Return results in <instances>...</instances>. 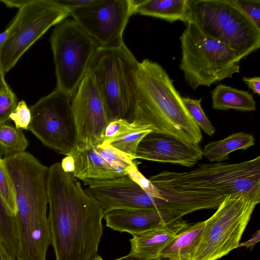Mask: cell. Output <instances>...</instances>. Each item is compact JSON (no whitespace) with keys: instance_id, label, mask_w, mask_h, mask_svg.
Segmentation results:
<instances>
[{"instance_id":"cell-1","label":"cell","mask_w":260,"mask_h":260,"mask_svg":"<svg viewBox=\"0 0 260 260\" xmlns=\"http://www.w3.org/2000/svg\"><path fill=\"white\" fill-rule=\"evenodd\" d=\"M48 216L56 260H90L97 255L103 235L102 205L62 169L49 167Z\"/></svg>"},{"instance_id":"cell-2","label":"cell","mask_w":260,"mask_h":260,"mask_svg":"<svg viewBox=\"0 0 260 260\" xmlns=\"http://www.w3.org/2000/svg\"><path fill=\"white\" fill-rule=\"evenodd\" d=\"M166 201V212L182 217L216 209L229 195L260 196V156L238 163L203 164L184 172L164 171L150 177Z\"/></svg>"},{"instance_id":"cell-3","label":"cell","mask_w":260,"mask_h":260,"mask_svg":"<svg viewBox=\"0 0 260 260\" xmlns=\"http://www.w3.org/2000/svg\"><path fill=\"white\" fill-rule=\"evenodd\" d=\"M135 81L137 99L129 122L199 144L202 140L201 130L187 112L173 80L160 64L148 59L139 62Z\"/></svg>"},{"instance_id":"cell-4","label":"cell","mask_w":260,"mask_h":260,"mask_svg":"<svg viewBox=\"0 0 260 260\" xmlns=\"http://www.w3.org/2000/svg\"><path fill=\"white\" fill-rule=\"evenodd\" d=\"M48 172L47 167L32 161L8 169L15 195L18 260H46L51 244L47 216Z\"/></svg>"},{"instance_id":"cell-5","label":"cell","mask_w":260,"mask_h":260,"mask_svg":"<svg viewBox=\"0 0 260 260\" xmlns=\"http://www.w3.org/2000/svg\"><path fill=\"white\" fill-rule=\"evenodd\" d=\"M139 63L124 43L99 47L92 57L87 71L93 76L109 121H130L137 102L135 73Z\"/></svg>"},{"instance_id":"cell-6","label":"cell","mask_w":260,"mask_h":260,"mask_svg":"<svg viewBox=\"0 0 260 260\" xmlns=\"http://www.w3.org/2000/svg\"><path fill=\"white\" fill-rule=\"evenodd\" d=\"M187 24L180 38V69L188 85L194 90L210 86L240 72L242 59L234 50L205 35L192 22Z\"/></svg>"},{"instance_id":"cell-7","label":"cell","mask_w":260,"mask_h":260,"mask_svg":"<svg viewBox=\"0 0 260 260\" xmlns=\"http://www.w3.org/2000/svg\"><path fill=\"white\" fill-rule=\"evenodd\" d=\"M242 59L260 47V28L230 0H190L187 22Z\"/></svg>"},{"instance_id":"cell-8","label":"cell","mask_w":260,"mask_h":260,"mask_svg":"<svg viewBox=\"0 0 260 260\" xmlns=\"http://www.w3.org/2000/svg\"><path fill=\"white\" fill-rule=\"evenodd\" d=\"M260 196L229 195L204 226L191 260H217L238 248Z\"/></svg>"},{"instance_id":"cell-9","label":"cell","mask_w":260,"mask_h":260,"mask_svg":"<svg viewBox=\"0 0 260 260\" xmlns=\"http://www.w3.org/2000/svg\"><path fill=\"white\" fill-rule=\"evenodd\" d=\"M56 77V89L72 98L100 47L73 19L58 23L50 36Z\"/></svg>"},{"instance_id":"cell-10","label":"cell","mask_w":260,"mask_h":260,"mask_svg":"<svg viewBox=\"0 0 260 260\" xmlns=\"http://www.w3.org/2000/svg\"><path fill=\"white\" fill-rule=\"evenodd\" d=\"M70 12L55 0H27L9 26L8 39L0 48V61L5 73L12 69L22 55L51 27Z\"/></svg>"},{"instance_id":"cell-11","label":"cell","mask_w":260,"mask_h":260,"mask_svg":"<svg viewBox=\"0 0 260 260\" xmlns=\"http://www.w3.org/2000/svg\"><path fill=\"white\" fill-rule=\"evenodd\" d=\"M72 98L55 89L29 108L30 131L46 146L68 155L78 144Z\"/></svg>"},{"instance_id":"cell-12","label":"cell","mask_w":260,"mask_h":260,"mask_svg":"<svg viewBox=\"0 0 260 260\" xmlns=\"http://www.w3.org/2000/svg\"><path fill=\"white\" fill-rule=\"evenodd\" d=\"M132 15V0H93L70 12L80 27L104 48L124 43L123 34Z\"/></svg>"},{"instance_id":"cell-13","label":"cell","mask_w":260,"mask_h":260,"mask_svg":"<svg viewBox=\"0 0 260 260\" xmlns=\"http://www.w3.org/2000/svg\"><path fill=\"white\" fill-rule=\"evenodd\" d=\"M71 108L78 143L87 146L102 144L109 121L93 76L88 71L72 98Z\"/></svg>"},{"instance_id":"cell-14","label":"cell","mask_w":260,"mask_h":260,"mask_svg":"<svg viewBox=\"0 0 260 260\" xmlns=\"http://www.w3.org/2000/svg\"><path fill=\"white\" fill-rule=\"evenodd\" d=\"M83 182L87 186L85 190L102 205L105 213L119 209L154 208L165 212V200L147 193L127 175Z\"/></svg>"},{"instance_id":"cell-15","label":"cell","mask_w":260,"mask_h":260,"mask_svg":"<svg viewBox=\"0 0 260 260\" xmlns=\"http://www.w3.org/2000/svg\"><path fill=\"white\" fill-rule=\"evenodd\" d=\"M135 157L192 168L203 158V149L199 144L151 131L139 144Z\"/></svg>"},{"instance_id":"cell-16","label":"cell","mask_w":260,"mask_h":260,"mask_svg":"<svg viewBox=\"0 0 260 260\" xmlns=\"http://www.w3.org/2000/svg\"><path fill=\"white\" fill-rule=\"evenodd\" d=\"M104 218L107 227L132 235L160 229L182 219L154 208L115 209L105 213Z\"/></svg>"},{"instance_id":"cell-17","label":"cell","mask_w":260,"mask_h":260,"mask_svg":"<svg viewBox=\"0 0 260 260\" xmlns=\"http://www.w3.org/2000/svg\"><path fill=\"white\" fill-rule=\"evenodd\" d=\"M69 155L75 161V170L71 174L82 181L111 179L127 175L106 161L96 152L94 145L78 143Z\"/></svg>"},{"instance_id":"cell-18","label":"cell","mask_w":260,"mask_h":260,"mask_svg":"<svg viewBox=\"0 0 260 260\" xmlns=\"http://www.w3.org/2000/svg\"><path fill=\"white\" fill-rule=\"evenodd\" d=\"M189 224L181 219L166 226L132 235L131 252L145 258H157L164 247Z\"/></svg>"},{"instance_id":"cell-19","label":"cell","mask_w":260,"mask_h":260,"mask_svg":"<svg viewBox=\"0 0 260 260\" xmlns=\"http://www.w3.org/2000/svg\"><path fill=\"white\" fill-rule=\"evenodd\" d=\"M133 14L187 23L190 0H132Z\"/></svg>"},{"instance_id":"cell-20","label":"cell","mask_w":260,"mask_h":260,"mask_svg":"<svg viewBox=\"0 0 260 260\" xmlns=\"http://www.w3.org/2000/svg\"><path fill=\"white\" fill-rule=\"evenodd\" d=\"M204 221L189 224L164 247L159 257L165 260H191L204 226Z\"/></svg>"},{"instance_id":"cell-21","label":"cell","mask_w":260,"mask_h":260,"mask_svg":"<svg viewBox=\"0 0 260 260\" xmlns=\"http://www.w3.org/2000/svg\"><path fill=\"white\" fill-rule=\"evenodd\" d=\"M254 144L255 139L252 135L242 132L235 133L223 139L206 145L203 150V157L211 162H223L229 159L231 152L246 150Z\"/></svg>"},{"instance_id":"cell-22","label":"cell","mask_w":260,"mask_h":260,"mask_svg":"<svg viewBox=\"0 0 260 260\" xmlns=\"http://www.w3.org/2000/svg\"><path fill=\"white\" fill-rule=\"evenodd\" d=\"M211 97L213 109L244 112L256 110V103L251 94L231 86L217 85L211 91Z\"/></svg>"},{"instance_id":"cell-23","label":"cell","mask_w":260,"mask_h":260,"mask_svg":"<svg viewBox=\"0 0 260 260\" xmlns=\"http://www.w3.org/2000/svg\"><path fill=\"white\" fill-rule=\"evenodd\" d=\"M0 237L11 258L16 259L18 249L16 218L11 214L1 197Z\"/></svg>"},{"instance_id":"cell-24","label":"cell","mask_w":260,"mask_h":260,"mask_svg":"<svg viewBox=\"0 0 260 260\" xmlns=\"http://www.w3.org/2000/svg\"><path fill=\"white\" fill-rule=\"evenodd\" d=\"M28 146L22 129L8 123L0 126V154L5 157L23 152Z\"/></svg>"},{"instance_id":"cell-25","label":"cell","mask_w":260,"mask_h":260,"mask_svg":"<svg viewBox=\"0 0 260 260\" xmlns=\"http://www.w3.org/2000/svg\"><path fill=\"white\" fill-rule=\"evenodd\" d=\"M152 131L148 127L136 129L114 139L105 141L102 143L110 145L127 155L132 160H135L136 150L142 139Z\"/></svg>"},{"instance_id":"cell-26","label":"cell","mask_w":260,"mask_h":260,"mask_svg":"<svg viewBox=\"0 0 260 260\" xmlns=\"http://www.w3.org/2000/svg\"><path fill=\"white\" fill-rule=\"evenodd\" d=\"M181 99L187 112L200 129L208 136H212L216 129L202 108V98L194 100L182 97Z\"/></svg>"},{"instance_id":"cell-27","label":"cell","mask_w":260,"mask_h":260,"mask_svg":"<svg viewBox=\"0 0 260 260\" xmlns=\"http://www.w3.org/2000/svg\"><path fill=\"white\" fill-rule=\"evenodd\" d=\"M94 146L96 152L116 169L127 173L129 168L138 164L136 160H132L127 155L108 144L102 143Z\"/></svg>"},{"instance_id":"cell-28","label":"cell","mask_w":260,"mask_h":260,"mask_svg":"<svg viewBox=\"0 0 260 260\" xmlns=\"http://www.w3.org/2000/svg\"><path fill=\"white\" fill-rule=\"evenodd\" d=\"M0 197L13 216L16 214L15 195L13 185L0 156Z\"/></svg>"},{"instance_id":"cell-29","label":"cell","mask_w":260,"mask_h":260,"mask_svg":"<svg viewBox=\"0 0 260 260\" xmlns=\"http://www.w3.org/2000/svg\"><path fill=\"white\" fill-rule=\"evenodd\" d=\"M144 127L147 126H140L137 124L129 122L125 119L112 120L109 122L105 129L103 142L114 139L133 130Z\"/></svg>"},{"instance_id":"cell-30","label":"cell","mask_w":260,"mask_h":260,"mask_svg":"<svg viewBox=\"0 0 260 260\" xmlns=\"http://www.w3.org/2000/svg\"><path fill=\"white\" fill-rule=\"evenodd\" d=\"M242 12L260 28L259 0H230Z\"/></svg>"},{"instance_id":"cell-31","label":"cell","mask_w":260,"mask_h":260,"mask_svg":"<svg viewBox=\"0 0 260 260\" xmlns=\"http://www.w3.org/2000/svg\"><path fill=\"white\" fill-rule=\"evenodd\" d=\"M17 99L12 90L0 93V126L8 123L10 115L17 105Z\"/></svg>"},{"instance_id":"cell-32","label":"cell","mask_w":260,"mask_h":260,"mask_svg":"<svg viewBox=\"0 0 260 260\" xmlns=\"http://www.w3.org/2000/svg\"><path fill=\"white\" fill-rule=\"evenodd\" d=\"M127 175L147 193L154 197L162 199L158 189L149 181L148 178H146L139 171L138 164L129 168L127 170Z\"/></svg>"},{"instance_id":"cell-33","label":"cell","mask_w":260,"mask_h":260,"mask_svg":"<svg viewBox=\"0 0 260 260\" xmlns=\"http://www.w3.org/2000/svg\"><path fill=\"white\" fill-rule=\"evenodd\" d=\"M10 119L14 121L16 128L28 130L31 121V113L24 101L17 103L14 111L10 115Z\"/></svg>"},{"instance_id":"cell-34","label":"cell","mask_w":260,"mask_h":260,"mask_svg":"<svg viewBox=\"0 0 260 260\" xmlns=\"http://www.w3.org/2000/svg\"><path fill=\"white\" fill-rule=\"evenodd\" d=\"M93 0H55L57 4L69 12L75 9L88 5Z\"/></svg>"},{"instance_id":"cell-35","label":"cell","mask_w":260,"mask_h":260,"mask_svg":"<svg viewBox=\"0 0 260 260\" xmlns=\"http://www.w3.org/2000/svg\"><path fill=\"white\" fill-rule=\"evenodd\" d=\"M243 81L247 85L248 87L251 89L253 93L258 95L260 94V77H254L248 78L243 77Z\"/></svg>"},{"instance_id":"cell-36","label":"cell","mask_w":260,"mask_h":260,"mask_svg":"<svg viewBox=\"0 0 260 260\" xmlns=\"http://www.w3.org/2000/svg\"><path fill=\"white\" fill-rule=\"evenodd\" d=\"M60 166L63 171L72 174L75 170V161L70 155H66L61 160Z\"/></svg>"},{"instance_id":"cell-37","label":"cell","mask_w":260,"mask_h":260,"mask_svg":"<svg viewBox=\"0 0 260 260\" xmlns=\"http://www.w3.org/2000/svg\"><path fill=\"white\" fill-rule=\"evenodd\" d=\"M260 240V231H256L252 236V237L248 240L240 243L238 245V248L240 247L245 246L247 248H250L251 249L256 245V244Z\"/></svg>"},{"instance_id":"cell-38","label":"cell","mask_w":260,"mask_h":260,"mask_svg":"<svg viewBox=\"0 0 260 260\" xmlns=\"http://www.w3.org/2000/svg\"><path fill=\"white\" fill-rule=\"evenodd\" d=\"M11 89L6 82L5 79V72L0 61V93L7 92Z\"/></svg>"},{"instance_id":"cell-39","label":"cell","mask_w":260,"mask_h":260,"mask_svg":"<svg viewBox=\"0 0 260 260\" xmlns=\"http://www.w3.org/2000/svg\"><path fill=\"white\" fill-rule=\"evenodd\" d=\"M27 0H1L0 2L4 3L8 7H16L20 8Z\"/></svg>"},{"instance_id":"cell-40","label":"cell","mask_w":260,"mask_h":260,"mask_svg":"<svg viewBox=\"0 0 260 260\" xmlns=\"http://www.w3.org/2000/svg\"><path fill=\"white\" fill-rule=\"evenodd\" d=\"M115 260H162L160 258H145L136 255L132 254H128L125 256L121 257L120 258L116 259Z\"/></svg>"},{"instance_id":"cell-41","label":"cell","mask_w":260,"mask_h":260,"mask_svg":"<svg viewBox=\"0 0 260 260\" xmlns=\"http://www.w3.org/2000/svg\"><path fill=\"white\" fill-rule=\"evenodd\" d=\"M12 259L8 253L6 247L0 237V260Z\"/></svg>"},{"instance_id":"cell-42","label":"cell","mask_w":260,"mask_h":260,"mask_svg":"<svg viewBox=\"0 0 260 260\" xmlns=\"http://www.w3.org/2000/svg\"><path fill=\"white\" fill-rule=\"evenodd\" d=\"M10 33V31L9 27H7L4 31L0 33V48L8 39Z\"/></svg>"},{"instance_id":"cell-43","label":"cell","mask_w":260,"mask_h":260,"mask_svg":"<svg viewBox=\"0 0 260 260\" xmlns=\"http://www.w3.org/2000/svg\"><path fill=\"white\" fill-rule=\"evenodd\" d=\"M90 260H104L103 259L101 256H100L98 255H95L94 257H93L92 258H91Z\"/></svg>"},{"instance_id":"cell-44","label":"cell","mask_w":260,"mask_h":260,"mask_svg":"<svg viewBox=\"0 0 260 260\" xmlns=\"http://www.w3.org/2000/svg\"><path fill=\"white\" fill-rule=\"evenodd\" d=\"M11 260H18V259H11Z\"/></svg>"}]
</instances>
